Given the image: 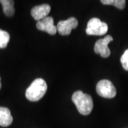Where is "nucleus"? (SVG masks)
<instances>
[{
    "instance_id": "3",
    "label": "nucleus",
    "mask_w": 128,
    "mask_h": 128,
    "mask_svg": "<svg viewBox=\"0 0 128 128\" xmlns=\"http://www.w3.org/2000/svg\"><path fill=\"white\" fill-rule=\"evenodd\" d=\"M108 30V24L101 22L99 18H92L88 22L86 34L90 36H102L105 34Z\"/></svg>"
},
{
    "instance_id": "1",
    "label": "nucleus",
    "mask_w": 128,
    "mask_h": 128,
    "mask_svg": "<svg viewBox=\"0 0 128 128\" xmlns=\"http://www.w3.org/2000/svg\"><path fill=\"white\" fill-rule=\"evenodd\" d=\"M72 100L81 114L88 115L91 112L93 108V101L90 95L78 90L73 94Z\"/></svg>"
},
{
    "instance_id": "13",
    "label": "nucleus",
    "mask_w": 128,
    "mask_h": 128,
    "mask_svg": "<svg viewBox=\"0 0 128 128\" xmlns=\"http://www.w3.org/2000/svg\"><path fill=\"white\" fill-rule=\"evenodd\" d=\"M120 62L122 65L123 68L128 71V49L124 52V54L120 58Z\"/></svg>"
},
{
    "instance_id": "10",
    "label": "nucleus",
    "mask_w": 128,
    "mask_h": 128,
    "mask_svg": "<svg viewBox=\"0 0 128 128\" xmlns=\"http://www.w3.org/2000/svg\"><path fill=\"white\" fill-rule=\"evenodd\" d=\"M0 3L2 4L3 11L6 16H12L14 14V2L12 0H0Z\"/></svg>"
},
{
    "instance_id": "11",
    "label": "nucleus",
    "mask_w": 128,
    "mask_h": 128,
    "mask_svg": "<svg viewBox=\"0 0 128 128\" xmlns=\"http://www.w3.org/2000/svg\"><path fill=\"white\" fill-rule=\"evenodd\" d=\"M101 3L105 5H114L118 9H123L126 2L124 0H102Z\"/></svg>"
},
{
    "instance_id": "14",
    "label": "nucleus",
    "mask_w": 128,
    "mask_h": 128,
    "mask_svg": "<svg viewBox=\"0 0 128 128\" xmlns=\"http://www.w3.org/2000/svg\"><path fill=\"white\" fill-rule=\"evenodd\" d=\"M2 88V83H1V78H0V89Z\"/></svg>"
},
{
    "instance_id": "7",
    "label": "nucleus",
    "mask_w": 128,
    "mask_h": 128,
    "mask_svg": "<svg viewBox=\"0 0 128 128\" xmlns=\"http://www.w3.org/2000/svg\"><path fill=\"white\" fill-rule=\"evenodd\" d=\"M36 27L38 30L47 32L50 35H54L58 32L56 26L54 25V18L51 16H47L38 22L36 24Z\"/></svg>"
},
{
    "instance_id": "5",
    "label": "nucleus",
    "mask_w": 128,
    "mask_h": 128,
    "mask_svg": "<svg viewBox=\"0 0 128 128\" xmlns=\"http://www.w3.org/2000/svg\"><path fill=\"white\" fill-rule=\"evenodd\" d=\"M112 40L113 38L110 35H108L104 38L98 40L94 46L95 53L100 54L102 58H108L110 55V50L108 48V44Z\"/></svg>"
},
{
    "instance_id": "9",
    "label": "nucleus",
    "mask_w": 128,
    "mask_h": 128,
    "mask_svg": "<svg viewBox=\"0 0 128 128\" xmlns=\"http://www.w3.org/2000/svg\"><path fill=\"white\" fill-rule=\"evenodd\" d=\"M13 118L7 108L0 107V126L8 127L12 123Z\"/></svg>"
},
{
    "instance_id": "12",
    "label": "nucleus",
    "mask_w": 128,
    "mask_h": 128,
    "mask_svg": "<svg viewBox=\"0 0 128 128\" xmlns=\"http://www.w3.org/2000/svg\"><path fill=\"white\" fill-rule=\"evenodd\" d=\"M9 40H10V36L9 33L0 29V48H6Z\"/></svg>"
},
{
    "instance_id": "8",
    "label": "nucleus",
    "mask_w": 128,
    "mask_h": 128,
    "mask_svg": "<svg viewBox=\"0 0 128 128\" xmlns=\"http://www.w3.org/2000/svg\"><path fill=\"white\" fill-rule=\"evenodd\" d=\"M50 12V5L45 4L38 5L34 6L32 9V16L33 18L38 22L41 21L44 18L48 16V14Z\"/></svg>"
},
{
    "instance_id": "2",
    "label": "nucleus",
    "mask_w": 128,
    "mask_h": 128,
    "mask_svg": "<svg viewBox=\"0 0 128 128\" xmlns=\"http://www.w3.org/2000/svg\"><path fill=\"white\" fill-rule=\"evenodd\" d=\"M47 90V84L42 78L34 80L26 90V97L32 102H36L41 100Z\"/></svg>"
},
{
    "instance_id": "6",
    "label": "nucleus",
    "mask_w": 128,
    "mask_h": 128,
    "mask_svg": "<svg viewBox=\"0 0 128 128\" xmlns=\"http://www.w3.org/2000/svg\"><path fill=\"white\" fill-rule=\"evenodd\" d=\"M78 25V20L75 17H70L67 20L60 21L56 27L59 34L62 36H68L71 33L72 29L76 28Z\"/></svg>"
},
{
    "instance_id": "4",
    "label": "nucleus",
    "mask_w": 128,
    "mask_h": 128,
    "mask_svg": "<svg viewBox=\"0 0 128 128\" xmlns=\"http://www.w3.org/2000/svg\"><path fill=\"white\" fill-rule=\"evenodd\" d=\"M98 94L105 98H113L116 96V89L111 81L108 80H102L96 86Z\"/></svg>"
}]
</instances>
